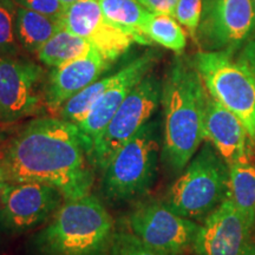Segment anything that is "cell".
I'll use <instances>...</instances> for the list:
<instances>
[{
	"label": "cell",
	"mask_w": 255,
	"mask_h": 255,
	"mask_svg": "<svg viewBox=\"0 0 255 255\" xmlns=\"http://www.w3.org/2000/svg\"><path fill=\"white\" fill-rule=\"evenodd\" d=\"M14 0H0V57H18L21 46L17 36Z\"/></svg>",
	"instance_id": "cell-22"
},
{
	"label": "cell",
	"mask_w": 255,
	"mask_h": 255,
	"mask_svg": "<svg viewBox=\"0 0 255 255\" xmlns=\"http://www.w3.org/2000/svg\"><path fill=\"white\" fill-rule=\"evenodd\" d=\"M44 70L30 60L0 57V122L33 116L45 104Z\"/></svg>",
	"instance_id": "cell-11"
},
{
	"label": "cell",
	"mask_w": 255,
	"mask_h": 255,
	"mask_svg": "<svg viewBox=\"0 0 255 255\" xmlns=\"http://www.w3.org/2000/svg\"><path fill=\"white\" fill-rule=\"evenodd\" d=\"M161 150V122L150 120L104 168L102 191L105 199L121 205L144 196L155 183Z\"/></svg>",
	"instance_id": "cell-4"
},
{
	"label": "cell",
	"mask_w": 255,
	"mask_h": 255,
	"mask_svg": "<svg viewBox=\"0 0 255 255\" xmlns=\"http://www.w3.org/2000/svg\"><path fill=\"white\" fill-rule=\"evenodd\" d=\"M0 182H7V181H6L4 167H2V163H1V157H0Z\"/></svg>",
	"instance_id": "cell-28"
},
{
	"label": "cell",
	"mask_w": 255,
	"mask_h": 255,
	"mask_svg": "<svg viewBox=\"0 0 255 255\" xmlns=\"http://www.w3.org/2000/svg\"><path fill=\"white\" fill-rule=\"evenodd\" d=\"M131 233L146 246L171 254L193 248L200 225L178 215L163 201L137 203L128 219Z\"/></svg>",
	"instance_id": "cell-9"
},
{
	"label": "cell",
	"mask_w": 255,
	"mask_h": 255,
	"mask_svg": "<svg viewBox=\"0 0 255 255\" xmlns=\"http://www.w3.org/2000/svg\"><path fill=\"white\" fill-rule=\"evenodd\" d=\"M161 98L162 81L149 73L128 95L109 124L92 143L88 156L95 169L104 170L115 154L152 120L161 105Z\"/></svg>",
	"instance_id": "cell-7"
},
{
	"label": "cell",
	"mask_w": 255,
	"mask_h": 255,
	"mask_svg": "<svg viewBox=\"0 0 255 255\" xmlns=\"http://www.w3.org/2000/svg\"><path fill=\"white\" fill-rule=\"evenodd\" d=\"M228 51H200L193 57L209 96L238 116L255 142V81Z\"/></svg>",
	"instance_id": "cell-6"
},
{
	"label": "cell",
	"mask_w": 255,
	"mask_h": 255,
	"mask_svg": "<svg viewBox=\"0 0 255 255\" xmlns=\"http://www.w3.org/2000/svg\"><path fill=\"white\" fill-rule=\"evenodd\" d=\"M14 2L20 7L32 9L56 19H63L66 11V7L60 0H14Z\"/></svg>",
	"instance_id": "cell-25"
},
{
	"label": "cell",
	"mask_w": 255,
	"mask_h": 255,
	"mask_svg": "<svg viewBox=\"0 0 255 255\" xmlns=\"http://www.w3.org/2000/svg\"><path fill=\"white\" fill-rule=\"evenodd\" d=\"M238 60L246 66L255 81V38L248 41L246 45L240 50Z\"/></svg>",
	"instance_id": "cell-27"
},
{
	"label": "cell",
	"mask_w": 255,
	"mask_h": 255,
	"mask_svg": "<svg viewBox=\"0 0 255 255\" xmlns=\"http://www.w3.org/2000/svg\"><path fill=\"white\" fill-rule=\"evenodd\" d=\"M108 20L132 37L135 43L150 46L152 41L145 33L150 11L138 0H98Z\"/></svg>",
	"instance_id": "cell-17"
},
{
	"label": "cell",
	"mask_w": 255,
	"mask_h": 255,
	"mask_svg": "<svg viewBox=\"0 0 255 255\" xmlns=\"http://www.w3.org/2000/svg\"><path fill=\"white\" fill-rule=\"evenodd\" d=\"M94 49L88 40L64 27L38 51L37 57L44 65L58 68L63 64L88 55Z\"/></svg>",
	"instance_id": "cell-20"
},
{
	"label": "cell",
	"mask_w": 255,
	"mask_h": 255,
	"mask_svg": "<svg viewBox=\"0 0 255 255\" xmlns=\"http://www.w3.org/2000/svg\"><path fill=\"white\" fill-rule=\"evenodd\" d=\"M254 229L227 197L200 225L193 251L196 255H255Z\"/></svg>",
	"instance_id": "cell-13"
},
{
	"label": "cell",
	"mask_w": 255,
	"mask_h": 255,
	"mask_svg": "<svg viewBox=\"0 0 255 255\" xmlns=\"http://www.w3.org/2000/svg\"><path fill=\"white\" fill-rule=\"evenodd\" d=\"M254 2H255V0H254Z\"/></svg>",
	"instance_id": "cell-32"
},
{
	"label": "cell",
	"mask_w": 255,
	"mask_h": 255,
	"mask_svg": "<svg viewBox=\"0 0 255 255\" xmlns=\"http://www.w3.org/2000/svg\"><path fill=\"white\" fill-rule=\"evenodd\" d=\"M110 255H180L161 252L146 246L132 233H115Z\"/></svg>",
	"instance_id": "cell-23"
},
{
	"label": "cell",
	"mask_w": 255,
	"mask_h": 255,
	"mask_svg": "<svg viewBox=\"0 0 255 255\" xmlns=\"http://www.w3.org/2000/svg\"><path fill=\"white\" fill-rule=\"evenodd\" d=\"M60 1H62V4L65 6L66 8H68L69 6L76 4V2H78V1H82V0H60Z\"/></svg>",
	"instance_id": "cell-29"
},
{
	"label": "cell",
	"mask_w": 255,
	"mask_h": 255,
	"mask_svg": "<svg viewBox=\"0 0 255 255\" xmlns=\"http://www.w3.org/2000/svg\"><path fill=\"white\" fill-rule=\"evenodd\" d=\"M208 97L193 58L177 55L162 81L161 161L169 173H182L202 144Z\"/></svg>",
	"instance_id": "cell-2"
},
{
	"label": "cell",
	"mask_w": 255,
	"mask_h": 255,
	"mask_svg": "<svg viewBox=\"0 0 255 255\" xmlns=\"http://www.w3.org/2000/svg\"><path fill=\"white\" fill-rule=\"evenodd\" d=\"M227 197L255 227V163L251 158L229 165Z\"/></svg>",
	"instance_id": "cell-19"
},
{
	"label": "cell",
	"mask_w": 255,
	"mask_h": 255,
	"mask_svg": "<svg viewBox=\"0 0 255 255\" xmlns=\"http://www.w3.org/2000/svg\"><path fill=\"white\" fill-rule=\"evenodd\" d=\"M7 182H39L65 200L90 194L94 165L78 127L60 117H38L21 128L1 156Z\"/></svg>",
	"instance_id": "cell-1"
},
{
	"label": "cell",
	"mask_w": 255,
	"mask_h": 255,
	"mask_svg": "<svg viewBox=\"0 0 255 255\" xmlns=\"http://www.w3.org/2000/svg\"><path fill=\"white\" fill-rule=\"evenodd\" d=\"M4 137H5V131L2 130V128L0 127V144H1V142L4 141Z\"/></svg>",
	"instance_id": "cell-31"
},
{
	"label": "cell",
	"mask_w": 255,
	"mask_h": 255,
	"mask_svg": "<svg viewBox=\"0 0 255 255\" xmlns=\"http://www.w3.org/2000/svg\"><path fill=\"white\" fill-rule=\"evenodd\" d=\"M145 33L152 43L181 55L187 46V34L176 18L150 12L145 24Z\"/></svg>",
	"instance_id": "cell-21"
},
{
	"label": "cell",
	"mask_w": 255,
	"mask_h": 255,
	"mask_svg": "<svg viewBox=\"0 0 255 255\" xmlns=\"http://www.w3.org/2000/svg\"><path fill=\"white\" fill-rule=\"evenodd\" d=\"M65 197L57 188L39 182H7L0 202V229L20 235L55 215Z\"/></svg>",
	"instance_id": "cell-10"
},
{
	"label": "cell",
	"mask_w": 255,
	"mask_h": 255,
	"mask_svg": "<svg viewBox=\"0 0 255 255\" xmlns=\"http://www.w3.org/2000/svg\"><path fill=\"white\" fill-rule=\"evenodd\" d=\"M205 139L214 146L228 165L251 158L253 141L244 123L212 96L207 102Z\"/></svg>",
	"instance_id": "cell-16"
},
{
	"label": "cell",
	"mask_w": 255,
	"mask_h": 255,
	"mask_svg": "<svg viewBox=\"0 0 255 255\" xmlns=\"http://www.w3.org/2000/svg\"><path fill=\"white\" fill-rule=\"evenodd\" d=\"M229 165L205 143L169 187L163 202L189 220L206 219L228 196Z\"/></svg>",
	"instance_id": "cell-5"
},
{
	"label": "cell",
	"mask_w": 255,
	"mask_h": 255,
	"mask_svg": "<svg viewBox=\"0 0 255 255\" xmlns=\"http://www.w3.org/2000/svg\"><path fill=\"white\" fill-rule=\"evenodd\" d=\"M7 182H0V202H1V195H2V191H4V188L6 187Z\"/></svg>",
	"instance_id": "cell-30"
},
{
	"label": "cell",
	"mask_w": 255,
	"mask_h": 255,
	"mask_svg": "<svg viewBox=\"0 0 255 255\" xmlns=\"http://www.w3.org/2000/svg\"><path fill=\"white\" fill-rule=\"evenodd\" d=\"M203 0H178L175 18L186 28L194 41L196 40L197 28H199L201 15H202Z\"/></svg>",
	"instance_id": "cell-24"
},
{
	"label": "cell",
	"mask_w": 255,
	"mask_h": 255,
	"mask_svg": "<svg viewBox=\"0 0 255 255\" xmlns=\"http://www.w3.org/2000/svg\"><path fill=\"white\" fill-rule=\"evenodd\" d=\"M111 64L94 49L81 58L52 68L44 89L45 105L51 111L59 113L63 105L73 96L98 81L110 69Z\"/></svg>",
	"instance_id": "cell-15"
},
{
	"label": "cell",
	"mask_w": 255,
	"mask_h": 255,
	"mask_svg": "<svg viewBox=\"0 0 255 255\" xmlns=\"http://www.w3.org/2000/svg\"><path fill=\"white\" fill-rule=\"evenodd\" d=\"M138 1L152 13L169 14L175 17V9L178 0H138Z\"/></svg>",
	"instance_id": "cell-26"
},
{
	"label": "cell",
	"mask_w": 255,
	"mask_h": 255,
	"mask_svg": "<svg viewBox=\"0 0 255 255\" xmlns=\"http://www.w3.org/2000/svg\"><path fill=\"white\" fill-rule=\"evenodd\" d=\"M63 24L66 30L88 40L111 63L116 62L135 43L131 36L108 20L98 0H82L69 6Z\"/></svg>",
	"instance_id": "cell-14"
},
{
	"label": "cell",
	"mask_w": 255,
	"mask_h": 255,
	"mask_svg": "<svg viewBox=\"0 0 255 255\" xmlns=\"http://www.w3.org/2000/svg\"><path fill=\"white\" fill-rule=\"evenodd\" d=\"M64 28L63 19L38 13L32 9H17V36L21 49L28 53H38L57 32Z\"/></svg>",
	"instance_id": "cell-18"
},
{
	"label": "cell",
	"mask_w": 255,
	"mask_h": 255,
	"mask_svg": "<svg viewBox=\"0 0 255 255\" xmlns=\"http://www.w3.org/2000/svg\"><path fill=\"white\" fill-rule=\"evenodd\" d=\"M110 213L97 196L65 200L31 239L32 255H110L115 237Z\"/></svg>",
	"instance_id": "cell-3"
},
{
	"label": "cell",
	"mask_w": 255,
	"mask_h": 255,
	"mask_svg": "<svg viewBox=\"0 0 255 255\" xmlns=\"http://www.w3.org/2000/svg\"><path fill=\"white\" fill-rule=\"evenodd\" d=\"M254 38V0H203L195 40L202 51L235 55Z\"/></svg>",
	"instance_id": "cell-8"
},
{
	"label": "cell",
	"mask_w": 255,
	"mask_h": 255,
	"mask_svg": "<svg viewBox=\"0 0 255 255\" xmlns=\"http://www.w3.org/2000/svg\"><path fill=\"white\" fill-rule=\"evenodd\" d=\"M159 58L161 52L158 50H145L142 55L136 57L123 69L111 75L109 87L95 102L87 116L76 124L84 138L88 151L90 150L92 143L98 135L109 124L128 95L151 72Z\"/></svg>",
	"instance_id": "cell-12"
}]
</instances>
